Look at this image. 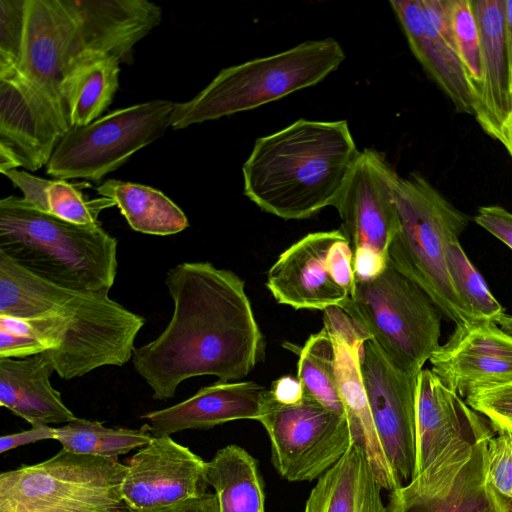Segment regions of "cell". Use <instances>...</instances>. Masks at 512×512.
Wrapping results in <instances>:
<instances>
[{
  "mask_svg": "<svg viewBox=\"0 0 512 512\" xmlns=\"http://www.w3.org/2000/svg\"><path fill=\"white\" fill-rule=\"evenodd\" d=\"M165 284L173 302L171 319L132 356L153 399L173 398L192 377L212 375L227 383L247 376L263 337L244 281L210 262H184L168 270Z\"/></svg>",
  "mask_w": 512,
  "mask_h": 512,
  "instance_id": "cell-1",
  "label": "cell"
},
{
  "mask_svg": "<svg viewBox=\"0 0 512 512\" xmlns=\"http://www.w3.org/2000/svg\"><path fill=\"white\" fill-rule=\"evenodd\" d=\"M0 315L25 319L64 380L132 359L145 319L108 293L47 282L0 252Z\"/></svg>",
  "mask_w": 512,
  "mask_h": 512,
  "instance_id": "cell-2",
  "label": "cell"
},
{
  "mask_svg": "<svg viewBox=\"0 0 512 512\" xmlns=\"http://www.w3.org/2000/svg\"><path fill=\"white\" fill-rule=\"evenodd\" d=\"M359 152L346 120L300 118L255 140L242 166L244 195L284 220L310 218L334 206Z\"/></svg>",
  "mask_w": 512,
  "mask_h": 512,
  "instance_id": "cell-3",
  "label": "cell"
},
{
  "mask_svg": "<svg viewBox=\"0 0 512 512\" xmlns=\"http://www.w3.org/2000/svg\"><path fill=\"white\" fill-rule=\"evenodd\" d=\"M26 7L20 71L64 114L61 83L79 57L104 52L128 63L162 20L161 7L147 0H26Z\"/></svg>",
  "mask_w": 512,
  "mask_h": 512,
  "instance_id": "cell-4",
  "label": "cell"
},
{
  "mask_svg": "<svg viewBox=\"0 0 512 512\" xmlns=\"http://www.w3.org/2000/svg\"><path fill=\"white\" fill-rule=\"evenodd\" d=\"M117 244L100 224L68 222L23 197L0 200V252L54 285L108 293L117 273Z\"/></svg>",
  "mask_w": 512,
  "mask_h": 512,
  "instance_id": "cell-5",
  "label": "cell"
},
{
  "mask_svg": "<svg viewBox=\"0 0 512 512\" xmlns=\"http://www.w3.org/2000/svg\"><path fill=\"white\" fill-rule=\"evenodd\" d=\"M398 230L388 266L417 284L455 325L476 318L459 296L446 262V247L467 228L469 217L423 175L399 177L395 188Z\"/></svg>",
  "mask_w": 512,
  "mask_h": 512,
  "instance_id": "cell-6",
  "label": "cell"
},
{
  "mask_svg": "<svg viewBox=\"0 0 512 512\" xmlns=\"http://www.w3.org/2000/svg\"><path fill=\"white\" fill-rule=\"evenodd\" d=\"M345 59L340 43L329 37L224 68L191 100L174 103L171 128L249 111L315 86Z\"/></svg>",
  "mask_w": 512,
  "mask_h": 512,
  "instance_id": "cell-7",
  "label": "cell"
},
{
  "mask_svg": "<svg viewBox=\"0 0 512 512\" xmlns=\"http://www.w3.org/2000/svg\"><path fill=\"white\" fill-rule=\"evenodd\" d=\"M341 308L408 376L417 377L440 346V311L417 284L390 266L373 280H355Z\"/></svg>",
  "mask_w": 512,
  "mask_h": 512,
  "instance_id": "cell-8",
  "label": "cell"
},
{
  "mask_svg": "<svg viewBox=\"0 0 512 512\" xmlns=\"http://www.w3.org/2000/svg\"><path fill=\"white\" fill-rule=\"evenodd\" d=\"M126 465L62 448L0 474V512H105L121 506Z\"/></svg>",
  "mask_w": 512,
  "mask_h": 512,
  "instance_id": "cell-9",
  "label": "cell"
},
{
  "mask_svg": "<svg viewBox=\"0 0 512 512\" xmlns=\"http://www.w3.org/2000/svg\"><path fill=\"white\" fill-rule=\"evenodd\" d=\"M174 103L154 99L117 109L92 123L70 128L46 165L54 179L100 181L171 127Z\"/></svg>",
  "mask_w": 512,
  "mask_h": 512,
  "instance_id": "cell-10",
  "label": "cell"
},
{
  "mask_svg": "<svg viewBox=\"0 0 512 512\" xmlns=\"http://www.w3.org/2000/svg\"><path fill=\"white\" fill-rule=\"evenodd\" d=\"M258 421L270 438L274 468L289 482L320 477L353 443L347 417L305 394L300 402L283 405L270 393Z\"/></svg>",
  "mask_w": 512,
  "mask_h": 512,
  "instance_id": "cell-11",
  "label": "cell"
},
{
  "mask_svg": "<svg viewBox=\"0 0 512 512\" xmlns=\"http://www.w3.org/2000/svg\"><path fill=\"white\" fill-rule=\"evenodd\" d=\"M64 113L20 70L0 74V171L46 166L69 130Z\"/></svg>",
  "mask_w": 512,
  "mask_h": 512,
  "instance_id": "cell-12",
  "label": "cell"
},
{
  "mask_svg": "<svg viewBox=\"0 0 512 512\" xmlns=\"http://www.w3.org/2000/svg\"><path fill=\"white\" fill-rule=\"evenodd\" d=\"M359 366L387 460L402 481H410L416 464L418 376H408L394 367L372 339L361 345Z\"/></svg>",
  "mask_w": 512,
  "mask_h": 512,
  "instance_id": "cell-13",
  "label": "cell"
},
{
  "mask_svg": "<svg viewBox=\"0 0 512 512\" xmlns=\"http://www.w3.org/2000/svg\"><path fill=\"white\" fill-rule=\"evenodd\" d=\"M399 177L382 152L360 150L333 206L353 251L370 248L387 256L398 230L395 188Z\"/></svg>",
  "mask_w": 512,
  "mask_h": 512,
  "instance_id": "cell-14",
  "label": "cell"
},
{
  "mask_svg": "<svg viewBox=\"0 0 512 512\" xmlns=\"http://www.w3.org/2000/svg\"><path fill=\"white\" fill-rule=\"evenodd\" d=\"M125 465L121 496L133 512L170 507L208 493L206 462L171 436H153Z\"/></svg>",
  "mask_w": 512,
  "mask_h": 512,
  "instance_id": "cell-15",
  "label": "cell"
},
{
  "mask_svg": "<svg viewBox=\"0 0 512 512\" xmlns=\"http://www.w3.org/2000/svg\"><path fill=\"white\" fill-rule=\"evenodd\" d=\"M429 361L431 371L465 399L472 392L512 383V337L496 322L474 318L455 325Z\"/></svg>",
  "mask_w": 512,
  "mask_h": 512,
  "instance_id": "cell-16",
  "label": "cell"
},
{
  "mask_svg": "<svg viewBox=\"0 0 512 512\" xmlns=\"http://www.w3.org/2000/svg\"><path fill=\"white\" fill-rule=\"evenodd\" d=\"M341 234V230L309 233L278 257L266 283L278 303L322 311L346 303L350 293L337 284L329 265L330 248Z\"/></svg>",
  "mask_w": 512,
  "mask_h": 512,
  "instance_id": "cell-17",
  "label": "cell"
},
{
  "mask_svg": "<svg viewBox=\"0 0 512 512\" xmlns=\"http://www.w3.org/2000/svg\"><path fill=\"white\" fill-rule=\"evenodd\" d=\"M488 431L477 439L469 459L450 481L426 487L411 479L390 491L386 512H512L510 499L492 485L487 469Z\"/></svg>",
  "mask_w": 512,
  "mask_h": 512,
  "instance_id": "cell-18",
  "label": "cell"
},
{
  "mask_svg": "<svg viewBox=\"0 0 512 512\" xmlns=\"http://www.w3.org/2000/svg\"><path fill=\"white\" fill-rule=\"evenodd\" d=\"M480 415L431 370L422 369L416 387V464L412 478L456 443L488 428Z\"/></svg>",
  "mask_w": 512,
  "mask_h": 512,
  "instance_id": "cell-19",
  "label": "cell"
},
{
  "mask_svg": "<svg viewBox=\"0 0 512 512\" xmlns=\"http://www.w3.org/2000/svg\"><path fill=\"white\" fill-rule=\"evenodd\" d=\"M270 391L252 381L216 382L190 398L140 416L152 436H170L184 430H206L234 420H259Z\"/></svg>",
  "mask_w": 512,
  "mask_h": 512,
  "instance_id": "cell-20",
  "label": "cell"
},
{
  "mask_svg": "<svg viewBox=\"0 0 512 512\" xmlns=\"http://www.w3.org/2000/svg\"><path fill=\"white\" fill-rule=\"evenodd\" d=\"M472 6L480 35L482 71L473 116L488 136L500 141L501 127L512 107L505 0H474Z\"/></svg>",
  "mask_w": 512,
  "mask_h": 512,
  "instance_id": "cell-21",
  "label": "cell"
},
{
  "mask_svg": "<svg viewBox=\"0 0 512 512\" xmlns=\"http://www.w3.org/2000/svg\"><path fill=\"white\" fill-rule=\"evenodd\" d=\"M389 4L411 52L426 74L457 112L473 115L474 94L463 65L423 15L420 0H391Z\"/></svg>",
  "mask_w": 512,
  "mask_h": 512,
  "instance_id": "cell-22",
  "label": "cell"
},
{
  "mask_svg": "<svg viewBox=\"0 0 512 512\" xmlns=\"http://www.w3.org/2000/svg\"><path fill=\"white\" fill-rule=\"evenodd\" d=\"M53 372L46 351L25 358H0V405L32 426L73 421L77 417L51 385Z\"/></svg>",
  "mask_w": 512,
  "mask_h": 512,
  "instance_id": "cell-23",
  "label": "cell"
},
{
  "mask_svg": "<svg viewBox=\"0 0 512 512\" xmlns=\"http://www.w3.org/2000/svg\"><path fill=\"white\" fill-rule=\"evenodd\" d=\"M383 489L362 447L352 443L311 490L304 512H386Z\"/></svg>",
  "mask_w": 512,
  "mask_h": 512,
  "instance_id": "cell-24",
  "label": "cell"
},
{
  "mask_svg": "<svg viewBox=\"0 0 512 512\" xmlns=\"http://www.w3.org/2000/svg\"><path fill=\"white\" fill-rule=\"evenodd\" d=\"M330 336L335 348L338 387L353 443L364 450L383 489L392 491L402 486V480L390 466L373 422L360 373V349L352 348L337 336Z\"/></svg>",
  "mask_w": 512,
  "mask_h": 512,
  "instance_id": "cell-25",
  "label": "cell"
},
{
  "mask_svg": "<svg viewBox=\"0 0 512 512\" xmlns=\"http://www.w3.org/2000/svg\"><path fill=\"white\" fill-rule=\"evenodd\" d=\"M120 64L104 52L84 54L73 63L60 87L69 128L92 123L109 107L119 88Z\"/></svg>",
  "mask_w": 512,
  "mask_h": 512,
  "instance_id": "cell-26",
  "label": "cell"
},
{
  "mask_svg": "<svg viewBox=\"0 0 512 512\" xmlns=\"http://www.w3.org/2000/svg\"><path fill=\"white\" fill-rule=\"evenodd\" d=\"M96 191L115 203L134 231L167 236L189 226L185 213L165 194L150 186L108 179L98 185Z\"/></svg>",
  "mask_w": 512,
  "mask_h": 512,
  "instance_id": "cell-27",
  "label": "cell"
},
{
  "mask_svg": "<svg viewBox=\"0 0 512 512\" xmlns=\"http://www.w3.org/2000/svg\"><path fill=\"white\" fill-rule=\"evenodd\" d=\"M206 479L218 498L220 512H265L258 463L242 447L230 444L206 462Z\"/></svg>",
  "mask_w": 512,
  "mask_h": 512,
  "instance_id": "cell-28",
  "label": "cell"
},
{
  "mask_svg": "<svg viewBox=\"0 0 512 512\" xmlns=\"http://www.w3.org/2000/svg\"><path fill=\"white\" fill-rule=\"evenodd\" d=\"M20 189L23 198L34 208L49 215L79 225H98V216L104 209L115 206L106 197L87 198L83 183H69L63 179H44L25 170H10L4 173Z\"/></svg>",
  "mask_w": 512,
  "mask_h": 512,
  "instance_id": "cell-29",
  "label": "cell"
},
{
  "mask_svg": "<svg viewBox=\"0 0 512 512\" xmlns=\"http://www.w3.org/2000/svg\"><path fill=\"white\" fill-rule=\"evenodd\" d=\"M55 432L56 440L69 452L113 459L141 448L153 437L144 424L139 429L108 428L81 418L55 428Z\"/></svg>",
  "mask_w": 512,
  "mask_h": 512,
  "instance_id": "cell-30",
  "label": "cell"
},
{
  "mask_svg": "<svg viewBox=\"0 0 512 512\" xmlns=\"http://www.w3.org/2000/svg\"><path fill=\"white\" fill-rule=\"evenodd\" d=\"M297 378L305 395L346 416L336 377L335 348L325 328L312 334L302 347L297 364Z\"/></svg>",
  "mask_w": 512,
  "mask_h": 512,
  "instance_id": "cell-31",
  "label": "cell"
},
{
  "mask_svg": "<svg viewBox=\"0 0 512 512\" xmlns=\"http://www.w3.org/2000/svg\"><path fill=\"white\" fill-rule=\"evenodd\" d=\"M446 262L459 296L473 315L496 322L505 311L466 255L459 240L447 245Z\"/></svg>",
  "mask_w": 512,
  "mask_h": 512,
  "instance_id": "cell-32",
  "label": "cell"
},
{
  "mask_svg": "<svg viewBox=\"0 0 512 512\" xmlns=\"http://www.w3.org/2000/svg\"><path fill=\"white\" fill-rule=\"evenodd\" d=\"M449 12L456 52L471 83L475 101L482 71L480 35L472 0H449Z\"/></svg>",
  "mask_w": 512,
  "mask_h": 512,
  "instance_id": "cell-33",
  "label": "cell"
},
{
  "mask_svg": "<svg viewBox=\"0 0 512 512\" xmlns=\"http://www.w3.org/2000/svg\"><path fill=\"white\" fill-rule=\"evenodd\" d=\"M26 14V0H0V74L21 69Z\"/></svg>",
  "mask_w": 512,
  "mask_h": 512,
  "instance_id": "cell-34",
  "label": "cell"
},
{
  "mask_svg": "<svg viewBox=\"0 0 512 512\" xmlns=\"http://www.w3.org/2000/svg\"><path fill=\"white\" fill-rule=\"evenodd\" d=\"M465 401L499 433L512 434V383L472 392Z\"/></svg>",
  "mask_w": 512,
  "mask_h": 512,
  "instance_id": "cell-35",
  "label": "cell"
},
{
  "mask_svg": "<svg viewBox=\"0 0 512 512\" xmlns=\"http://www.w3.org/2000/svg\"><path fill=\"white\" fill-rule=\"evenodd\" d=\"M488 476L496 490L511 500L512 495V434L499 433L491 437L487 447Z\"/></svg>",
  "mask_w": 512,
  "mask_h": 512,
  "instance_id": "cell-36",
  "label": "cell"
},
{
  "mask_svg": "<svg viewBox=\"0 0 512 512\" xmlns=\"http://www.w3.org/2000/svg\"><path fill=\"white\" fill-rule=\"evenodd\" d=\"M324 328L330 335L343 339L354 349L371 339L365 330L341 307L331 306L324 311Z\"/></svg>",
  "mask_w": 512,
  "mask_h": 512,
  "instance_id": "cell-37",
  "label": "cell"
},
{
  "mask_svg": "<svg viewBox=\"0 0 512 512\" xmlns=\"http://www.w3.org/2000/svg\"><path fill=\"white\" fill-rule=\"evenodd\" d=\"M474 221L512 250V213L498 205L478 208Z\"/></svg>",
  "mask_w": 512,
  "mask_h": 512,
  "instance_id": "cell-38",
  "label": "cell"
},
{
  "mask_svg": "<svg viewBox=\"0 0 512 512\" xmlns=\"http://www.w3.org/2000/svg\"><path fill=\"white\" fill-rule=\"evenodd\" d=\"M45 351L46 347L31 335L0 329V358H25Z\"/></svg>",
  "mask_w": 512,
  "mask_h": 512,
  "instance_id": "cell-39",
  "label": "cell"
},
{
  "mask_svg": "<svg viewBox=\"0 0 512 512\" xmlns=\"http://www.w3.org/2000/svg\"><path fill=\"white\" fill-rule=\"evenodd\" d=\"M388 267L387 256L370 248L353 251L355 280L369 281L380 276Z\"/></svg>",
  "mask_w": 512,
  "mask_h": 512,
  "instance_id": "cell-40",
  "label": "cell"
},
{
  "mask_svg": "<svg viewBox=\"0 0 512 512\" xmlns=\"http://www.w3.org/2000/svg\"><path fill=\"white\" fill-rule=\"evenodd\" d=\"M56 440L55 428L49 425H35L29 430L3 435L0 438V453L8 452L23 445L42 440Z\"/></svg>",
  "mask_w": 512,
  "mask_h": 512,
  "instance_id": "cell-41",
  "label": "cell"
},
{
  "mask_svg": "<svg viewBox=\"0 0 512 512\" xmlns=\"http://www.w3.org/2000/svg\"><path fill=\"white\" fill-rule=\"evenodd\" d=\"M272 398L283 405H293L304 397V390L297 377L283 376L275 380L271 386Z\"/></svg>",
  "mask_w": 512,
  "mask_h": 512,
  "instance_id": "cell-42",
  "label": "cell"
},
{
  "mask_svg": "<svg viewBox=\"0 0 512 512\" xmlns=\"http://www.w3.org/2000/svg\"><path fill=\"white\" fill-rule=\"evenodd\" d=\"M142 512H220L216 494L207 493L196 499H191L170 507Z\"/></svg>",
  "mask_w": 512,
  "mask_h": 512,
  "instance_id": "cell-43",
  "label": "cell"
},
{
  "mask_svg": "<svg viewBox=\"0 0 512 512\" xmlns=\"http://www.w3.org/2000/svg\"><path fill=\"white\" fill-rule=\"evenodd\" d=\"M506 41L512 82V0H505Z\"/></svg>",
  "mask_w": 512,
  "mask_h": 512,
  "instance_id": "cell-44",
  "label": "cell"
},
{
  "mask_svg": "<svg viewBox=\"0 0 512 512\" xmlns=\"http://www.w3.org/2000/svg\"><path fill=\"white\" fill-rule=\"evenodd\" d=\"M512 93V82H511ZM508 151L512 159V107L511 111L501 127V138L499 141Z\"/></svg>",
  "mask_w": 512,
  "mask_h": 512,
  "instance_id": "cell-45",
  "label": "cell"
},
{
  "mask_svg": "<svg viewBox=\"0 0 512 512\" xmlns=\"http://www.w3.org/2000/svg\"><path fill=\"white\" fill-rule=\"evenodd\" d=\"M497 324H499V327L506 332L508 335L512 337V316H509L507 314H503L497 321Z\"/></svg>",
  "mask_w": 512,
  "mask_h": 512,
  "instance_id": "cell-46",
  "label": "cell"
},
{
  "mask_svg": "<svg viewBox=\"0 0 512 512\" xmlns=\"http://www.w3.org/2000/svg\"><path fill=\"white\" fill-rule=\"evenodd\" d=\"M105 512H133L125 503L121 506Z\"/></svg>",
  "mask_w": 512,
  "mask_h": 512,
  "instance_id": "cell-47",
  "label": "cell"
},
{
  "mask_svg": "<svg viewBox=\"0 0 512 512\" xmlns=\"http://www.w3.org/2000/svg\"><path fill=\"white\" fill-rule=\"evenodd\" d=\"M511 500H512V495H511Z\"/></svg>",
  "mask_w": 512,
  "mask_h": 512,
  "instance_id": "cell-48",
  "label": "cell"
}]
</instances>
